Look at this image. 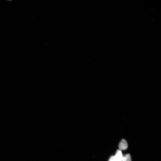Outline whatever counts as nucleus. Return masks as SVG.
I'll return each mask as SVG.
<instances>
[{
	"instance_id": "4",
	"label": "nucleus",
	"mask_w": 161,
	"mask_h": 161,
	"mask_svg": "<svg viewBox=\"0 0 161 161\" xmlns=\"http://www.w3.org/2000/svg\"><path fill=\"white\" fill-rule=\"evenodd\" d=\"M108 161H114V156H112L109 159Z\"/></svg>"
},
{
	"instance_id": "3",
	"label": "nucleus",
	"mask_w": 161,
	"mask_h": 161,
	"mask_svg": "<svg viewBox=\"0 0 161 161\" xmlns=\"http://www.w3.org/2000/svg\"><path fill=\"white\" fill-rule=\"evenodd\" d=\"M122 161H131V156L130 154H126L123 156Z\"/></svg>"
},
{
	"instance_id": "2",
	"label": "nucleus",
	"mask_w": 161,
	"mask_h": 161,
	"mask_svg": "<svg viewBox=\"0 0 161 161\" xmlns=\"http://www.w3.org/2000/svg\"><path fill=\"white\" fill-rule=\"evenodd\" d=\"M128 143L125 139H122L119 145V148L120 150H126L128 148Z\"/></svg>"
},
{
	"instance_id": "1",
	"label": "nucleus",
	"mask_w": 161,
	"mask_h": 161,
	"mask_svg": "<svg viewBox=\"0 0 161 161\" xmlns=\"http://www.w3.org/2000/svg\"><path fill=\"white\" fill-rule=\"evenodd\" d=\"M123 156L122 155L121 151L120 150H118L116 152L115 155L114 156V161H122Z\"/></svg>"
}]
</instances>
